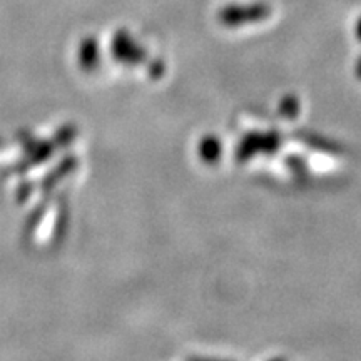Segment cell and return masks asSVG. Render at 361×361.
<instances>
[{"instance_id":"obj_1","label":"cell","mask_w":361,"mask_h":361,"mask_svg":"<svg viewBox=\"0 0 361 361\" xmlns=\"http://www.w3.org/2000/svg\"><path fill=\"white\" fill-rule=\"evenodd\" d=\"M360 35H361V25H360Z\"/></svg>"}]
</instances>
